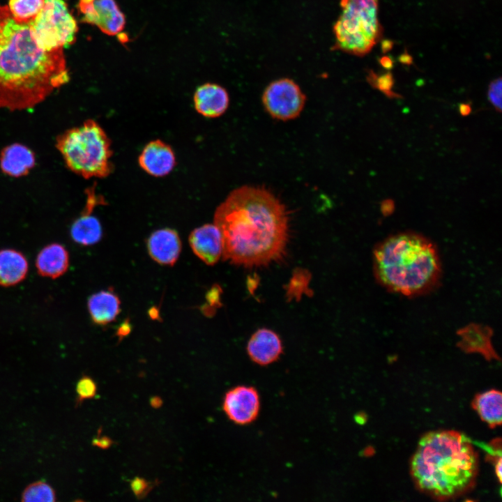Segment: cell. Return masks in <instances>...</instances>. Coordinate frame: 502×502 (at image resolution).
Segmentation results:
<instances>
[{"label":"cell","mask_w":502,"mask_h":502,"mask_svg":"<svg viewBox=\"0 0 502 502\" xmlns=\"http://www.w3.org/2000/svg\"><path fill=\"white\" fill-rule=\"evenodd\" d=\"M289 218L286 206L266 188L246 185L233 190L214 213L222 257L245 268L277 262L286 253Z\"/></svg>","instance_id":"1"},{"label":"cell","mask_w":502,"mask_h":502,"mask_svg":"<svg viewBox=\"0 0 502 502\" xmlns=\"http://www.w3.org/2000/svg\"><path fill=\"white\" fill-rule=\"evenodd\" d=\"M63 50L40 48L31 22L17 21L8 6H0V109L32 108L68 83Z\"/></svg>","instance_id":"2"},{"label":"cell","mask_w":502,"mask_h":502,"mask_svg":"<svg viewBox=\"0 0 502 502\" xmlns=\"http://www.w3.org/2000/svg\"><path fill=\"white\" fill-rule=\"evenodd\" d=\"M477 471L472 441L453 430L431 432L423 436L411 462V475L418 487L439 499L468 489Z\"/></svg>","instance_id":"3"},{"label":"cell","mask_w":502,"mask_h":502,"mask_svg":"<svg viewBox=\"0 0 502 502\" xmlns=\"http://www.w3.org/2000/svg\"><path fill=\"white\" fill-rule=\"evenodd\" d=\"M374 272L387 289L415 296L434 289L441 275V265L434 244L411 231L391 235L374 250Z\"/></svg>","instance_id":"4"},{"label":"cell","mask_w":502,"mask_h":502,"mask_svg":"<svg viewBox=\"0 0 502 502\" xmlns=\"http://www.w3.org/2000/svg\"><path fill=\"white\" fill-rule=\"evenodd\" d=\"M56 148L67 167L84 178H105L112 172L110 139L94 120L66 130L57 137Z\"/></svg>","instance_id":"5"},{"label":"cell","mask_w":502,"mask_h":502,"mask_svg":"<svg viewBox=\"0 0 502 502\" xmlns=\"http://www.w3.org/2000/svg\"><path fill=\"white\" fill-rule=\"evenodd\" d=\"M340 6L333 27L335 47L355 56L368 54L382 36L379 0H341Z\"/></svg>","instance_id":"6"},{"label":"cell","mask_w":502,"mask_h":502,"mask_svg":"<svg viewBox=\"0 0 502 502\" xmlns=\"http://www.w3.org/2000/svg\"><path fill=\"white\" fill-rule=\"evenodd\" d=\"M31 26L36 41L45 51L73 44L78 31L77 21L65 0H45Z\"/></svg>","instance_id":"7"},{"label":"cell","mask_w":502,"mask_h":502,"mask_svg":"<svg viewBox=\"0 0 502 502\" xmlns=\"http://www.w3.org/2000/svg\"><path fill=\"white\" fill-rule=\"evenodd\" d=\"M261 100L265 110L272 118L285 121L294 119L301 114L306 96L294 81L282 78L266 86Z\"/></svg>","instance_id":"8"},{"label":"cell","mask_w":502,"mask_h":502,"mask_svg":"<svg viewBox=\"0 0 502 502\" xmlns=\"http://www.w3.org/2000/svg\"><path fill=\"white\" fill-rule=\"evenodd\" d=\"M260 408L259 394L253 386H235L227 391L223 398L222 409L227 418L236 425L253 423L259 414Z\"/></svg>","instance_id":"9"},{"label":"cell","mask_w":502,"mask_h":502,"mask_svg":"<svg viewBox=\"0 0 502 502\" xmlns=\"http://www.w3.org/2000/svg\"><path fill=\"white\" fill-rule=\"evenodd\" d=\"M82 21L98 26L108 35L120 33L126 20L114 0H79Z\"/></svg>","instance_id":"10"},{"label":"cell","mask_w":502,"mask_h":502,"mask_svg":"<svg viewBox=\"0 0 502 502\" xmlns=\"http://www.w3.org/2000/svg\"><path fill=\"white\" fill-rule=\"evenodd\" d=\"M189 243L195 255L207 265H214L222 255V235L214 223L195 229L189 236Z\"/></svg>","instance_id":"11"},{"label":"cell","mask_w":502,"mask_h":502,"mask_svg":"<svg viewBox=\"0 0 502 502\" xmlns=\"http://www.w3.org/2000/svg\"><path fill=\"white\" fill-rule=\"evenodd\" d=\"M247 353L252 362L266 366L277 361L283 351L281 339L273 330L259 328L249 339Z\"/></svg>","instance_id":"12"},{"label":"cell","mask_w":502,"mask_h":502,"mask_svg":"<svg viewBox=\"0 0 502 502\" xmlns=\"http://www.w3.org/2000/svg\"><path fill=\"white\" fill-rule=\"evenodd\" d=\"M140 167L149 174L162 177L169 174L175 167V154L169 145L160 140L149 142L141 152Z\"/></svg>","instance_id":"13"},{"label":"cell","mask_w":502,"mask_h":502,"mask_svg":"<svg viewBox=\"0 0 502 502\" xmlns=\"http://www.w3.org/2000/svg\"><path fill=\"white\" fill-rule=\"evenodd\" d=\"M150 257L157 263L173 266L181 251V241L176 231L164 228L153 231L146 242Z\"/></svg>","instance_id":"14"},{"label":"cell","mask_w":502,"mask_h":502,"mask_svg":"<svg viewBox=\"0 0 502 502\" xmlns=\"http://www.w3.org/2000/svg\"><path fill=\"white\" fill-rule=\"evenodd\" d=\"M193 100L196 111L207 118L222 116L229 105V96L226 89L213 83H206L199 86Z\"/></svg>","instance_id":"15"},{"label":"cell","mask_w":502,"mask_h":502,"mask_svg":"<svg viewBox=\"0 0 502 502\" xmlns=\"http://www.w3.org/2000/svg\"><path fill=\"white\" fill-rule=\"evenodd\" d=\"M98 201L93 197H87L86 204L80 217L73 223L70 236L73 240L81 245H93L102 236V228L98 219L92 215Z\"/></svg>","instance_id":"16"},{"label":"cell","mask_w":502,"mask_h":502,"mask_svg":"<svg viewBox=\"0 0 502 502\" xmlns=\"http://www.w3.org/2000/svg\"><path fill=\"white\" fill-rule=\"evenodd\" d=\"M34 153L19 143L3 148L0 153V169L5 174L18 178L26 175L35 166Z\"/></svg>","instance_id":"17"},{"label":"cell","mask_w":502,"mask_h":502,"mask_svg":"<svg viewBox=\"0 0 502 502\" xmlns=\"http://www.w3.org/2000/svg\"><path fill=\"white\" fill-rule=\"evenodd\" d=\"M458 347L467 353H479L487 360L499 359L492 342V330L482 325L469 324L458 331Z\"/></svg>","instance_id":"18"},{"label":"cell","mask_w":502,"mask_h":502,"mask_svg":"<svg viewBox=\"0 0 502 502\" xmlns=\"http://www.w3.org/2000/svg\"><path fill=\"white\" fill-rule=\"evenodd\" d=\"M69 265V254L59 243H51L38 254L36 266L38 273L46 277L57 278L64 274Z\"/></svg>","instance_id":"19"},{"label":"cell","mask_w":502,"mask_h":502,"mask_svg":"<svg viewBox=\"0 0 502 502\" xmlns=\"http://www.w3.org/2000/svg\"><path fill=\"white\" fill-rule=\"evenodd\" d=\"M92 321L100 326L115 320L121 311L119 296L112 290H102L92 294L87 303Z\"/></svg>","instance_id":"20"},{"label":"cell","mask_w":502,"mask_h":502,"mask_svg":"<svg viewBox=\"0 0 502 502\" xmlns=\"http://www.w3.org/2000/svg\"><path fill=\"white\" fill-rule=\"evenodd\" d=\"M28 261L20 252L13 249L0 250V285L11 287L21 282L26 276Z\"/></svg>","instance_id":"21"},{"label":"cell","mask_w":502,"mask_h":502,"mask_svg":"<svg viewBox=\"0 0 502 502\" xmlns=\"http://www.w3.org/2000/svg\"><path fill=\"white\" fill-rule=\"evenodd\" d=\"M501 393L489 390L476 395L472 406L484 422L494 428L501 424Z\"/></svg>","instance_id":"22"},{"label":"cell","mask_w":502,"mask_h":502,"mask_svg":"<svg viewBox=\"0 0 502 502\" xmlns=\"http://www.w3.org/2000/svg\"><path fill=\"white\" fill-rule=\"evenodd\" d=\"M45 0H8V8L15 20L30 22L41 10Z\"/></svg>","instance_id":"23"},{"label":"cell","mask_w":502,"mask_h":502,"mask_svg":"<svg viewBox=\"0 0 502 502\" xmlns=\"http://www.w3.org/2000/svg\"><path fill=\"white\" fill-rule=\"evenodd\" d=\"M23 502H54L56 496L52 487L44 481H36L29 485L22 494Z\"/></svg>","instance_id":"24"},{"label":"cell","mask_w":502,"mask_h":502,"mask_svg":"<svg viewBox=\"0 0 502 502\" xmlns=\"http://www.w3.org/2000/svg\"><path fill=\"white\" fill-rule=\"evenodd\" d=\"M311 275L305 269L296 268L287 286V296L289 300H299L303 294H308Z\"/></svg>","instance_id":"25"},{"label":"cell","mask_w":502,"mask_h":502,"mask_svg":"<svg viewBox=\"0 0 502 502\" xmlns=\"http://www.w3.org/2000/svg\"><path fill=\"white\" fill-rule=\"evenodd\" d=\"M486 452L487 457L492 462L494 466L495 473L498 480L501 482V440L495 439L489 443H476Z\"/></svg>","instance_id":"26"},{"label":"cell","mask_w":502,"mask_h":502,"mask_svg":"<svg viewBox=\"0 0 502 502\" xmlns=\"http://www.w3.org/2000/svg\"><path fill=\"white\" fill-rule=\"evenodd\" d=\"M77 397L76 406L80 405L84 400L95 397L97 393V384L89 376L83 375L76 384Z\"/></svg>","instance_id":"27"},{"label":"cell","mask_w":502,"mask_h":502,"mask_svg":"<svg viewBox=\"0 0 502 502\" xmlns=\"http://www.w3.org/2000/svg\"><path fill=\"white\" fill-rule=\"evenodd\" d=\"M368 81L373 87L382 91L389 98H402L400 94H397L391 90L393 85V79L390 74L377 77L372 73L368 77Z\"/></svg>","instance_id":"28"},{"label":"cell","mask_w":502,"mask_h":502,"mask_svg":"<svg viewBox=\"0 0 502 502\" xmlns=\"http://www.w3.org/2000/svg\"><path fill=\"white\" fill-rule=\"evenodd\" d=\"M156 485L157 481L151 482L139 476L134 478L130 484L132 492L138 499L146 497Z\"/></svg>","instance_id":"29"},{"label":"cell","mask_w":502,"mask_h":502,"mask_svg":"<svg viewBox=\"0 0 502 502\" xmlns=\"http://www.w3.org/2000/svg\"><path fill=\"white\" fill-rule=\"evenodd\" d=\"M501 78L494 79L489 85L487 97L496 112H501Z\"/></svg>","instance_id":"30"},{"label":"cell","mask_w":502,"mask_h":502,"mask_svg":"<svg viewBox=\"0 0 502 502\" xmlns=\"http://www.w3.org/2000/svg\"><path fill=\"white\" fill-rule=\"evenodd\" d=\"M113 444V441L107 436H98L92 440V445L93 446L100 448L101 449H108Z\"/></svg>","instance_id":"31"},{"label":"cell","mask_w":502,"mask_h":502,"mask_svg":"<svg viewBox=\"0 0 502 502\" xmlns=\"http://www.w3.org/2000/svg\"><path fill=\"white\" fill-rule=\"evenodd\" d=\"M395 208V204L392 199H385L381 204V210L384 215H390Z\"/></svg>","instance_id":"32"},{"label":"cell","mask_w":502,"mask_h":502,"mask_svg":"<svg viewBox=\"0 0 502 502\" xmlns=\"http://www.w3.org/2000/svg\"><path fill=\"white\" fill-rule=\"evenodd\" d=\"M472 112V108L469 103H461L459 105V112L462 116H469Z\"/></svg>","instance_id":"33"},{"label":"cell","mask_w":502,"mask_h":502,"mask_svg":"<svg viewBox=\"0 0 502 502\" xmlns=\"http://www.w3.org/2000/svg\"><path fill=\"white\" fill-rule=\"evenodd\" d=\"M151 406L153 408H159L162 404V399L160 397H153L150 401Z\"/></svg>","instance_id":"34"}]
</instances>
